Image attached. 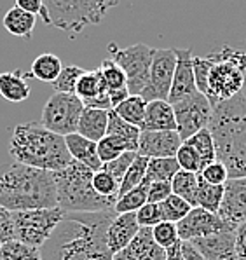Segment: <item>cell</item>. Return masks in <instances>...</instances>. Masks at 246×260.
<instances>
[{
	"label": "cell",
	"mask_w": 246,
	"mask_h": 260,
	"mask_svg": "<svg viewBox=\"0 0 246 260\" xmlns=\"http://www.w3.org/2000/svg\"><path fill=\"white\" fill-rule=\"evenodd\" d=\"M116 210L65 213L41 248L42 260H114L107 246V229Z\"/></svg>",
	"instance_id": "cell-1"
},
{
	"label": "cell",
	"mask_w": 246,
	"mask_h": 260,
	"mask_svg": "<svg viewBox=\"0 0 246 260\" xmlns=\"http://www.w3.org/2000/svg\"><path fill=\"white\" fill-rule=\"evenodd\" d=\"M208 129L215 142L217 161L229 178L246 177V98L243 93L213 105Z\"/></svg>",
	"instance_id": "cell-2"
},
{
	"label": "cell",
	"mask_w": 246,
	"mask_h": 260,
	"mask_svg": "<svg viewBox=\"0 0 246 260\" xmlns=\"http://www.w3.org/2000/svg\"><path fill=\"white\" fill-rule=\"evenodd\" d=\"M0 206L9 211L58 206L53 173L19 162L0 166Z\"/></svg>",
	"instance_id": "cell-3"
},
{
	"label": "cell",
	"mask_w": 246,
	"mask_h": 260,
	"mask_svg": "<svg viewBox=\"0 0 246 260\" xmlns=\"http://www.w3.org/2000/svg\"><path fill=\"white\" fill-rule=\"evenodd\" d=\"M9 154L14 162L46 171H59L74 161L65 137L44 127L41 122H23L14 127L9 140Z\"/></svg>",
	"instance_id": "cell-4"
},
{
	"label": "cell",
	"mask_w": 246,
	"mask_h": 260,
	"mask_svg": "<svg viewBox=\"0 0 246 260\" xmlns=\"http://www.w3.org/2000/svg\"><path fill=\"white\" fill-rule=\"evenodd\" d=\"M94 171L77 161L54 171L58 206L65 213H91V211L114 210L117 199L103 198L93 187Z\"/></svg>",
	"instance_id": "cell-5"
},
{
	"label": "cell",
	"mask_w": 246,
	"mask_h": 260,
	"mask_svg": "<svg viewBox=\"0 0 246 260\" xmlns=\"http://www.w3.org/2000/svg\"><path fill=\"white\" fill-rule=\"evenodd\" d=\"M47 13V25L75 37L84 28L100 25L119 0H42Z\"/></svg>",
	"instance_id": "cell-6"
},
{
	"label": "cell",
	"mask_w": 246,
	"mask_h": 260,
	"mask_svg": "<svg viewBox=\"0 0 246 260\" xmlns=\"http://www.w3.org/2000/svg\"><path fill=\"white\" fill-rule=\"evenodd\" d=\"M209 56L213 59V65L208 75L204 94L208 96L213 107L220 102L234 98L243 91L244 70L239 65V51L229 46L209 53Z\"/></svg>",
	"instance_id": "cell-7"
},
{
	"label": "cell",
	"mask_w": 246,
	"mask_h": 260,
	"mask_svg": "<svg viewBox=\"0 0 246 260\" xmlns=\"http://www.w3.org/2000/svg\"><path fill=\"white\" fill-rule=\"evenodd\" d=\"M63 215L65 211L59 206L13 211L14 239L25 245L42 248L44 243L54 233L58 223L61 222Z\"/></svg>",
	"instance_id": "cell-8"
},
{
	"label": "cell",
	"mask_w": 246,
	"mask_h": 260,
	"mask_svg": "<svg viewBox=\"0 0 246 260\" xmlns=\"http://www.w3.org/2000/svg\"><path fill=\"white\" fill-rule=\"evenodd\" d=\"M109 58H112L126 74V86L129 94H142L149 82L150 67L156 49L147 44H133L129 47H117L116 44H109Z\"/></svg>",
	"instance_id": "cell-9"
},
{
	"label": "cell",
	"mask_w": 246,
	"mask_h": 260,
	"mask_svg": "<svg viewBox=\"0 0 246 260\" xmlns=\"http://www.w3.org/2000/svg\"><path fill=\"white\" fill-rule=\"evenodd\" d=\"M84 103L75 93H54L42 109L41 124L61 137L77 133Z\"/></svg>",
	"instance_id": "cell-10"
},
{
	"label": "cell",
	"mask_w": 246,
	"mask_h": 260,
	"mask_svg": "<svg viewBox=\"0 0 246 260\" xmlns=\"http://www.w3.org/2000/svg\"><path fill=\"white\" fill-rule=\"evenodd\" d=\"M174 119H177V131L180 135L182 142H185L197 131L208 127L209 119L213 114V107L209 103L208 96L201 91L173 103Z\"/></svg>",
	"instance_id": "cell-11"
},
{
	"label": "cell",
	"mask_w": 246,
	"mask_h": 260,
	"mask_svg": "<svg viewBox=\"0 0 246 260\" xmlns=\"http://www.w3.org/2000/svg\"><path fill=\"white\" fill-rule=\"evenodd\" d=\"M174 67H177V53L174 49H156L150 67L149 82L142 91V98L145 102L152 100H168L171 91Z\"/></svg>",
	"instance_id": "cell-12"
},
{
	"label": "cell",
	"mask_w": 246,
	"mask_h": 260,
	"mask_svg": "<svg viewBox=\"0 0 246 260\" xmlns=\"http://www.w3.org/2000/svg\"><path fill=\"white\" fill-rule=\"evenodd\" d=\"M177 229L180 241H192V239L206 238V236H213L224 231H234L217 213L206 211L199 206L192 208L187 217L177 223Z\"/></svg>",
	"instance_id": "cell-13"
},
{
	"label": "cell",
	"mask_w": 246,
	"mask_h": 260,
	"mask_svg": "<svg viewBox=\"0 0 246 260\" xmlns=\"http://www.w3.org/2000/svg\"><path fill=\"white\" fill-rule=\"evenodd\" d=\"M218 217L229 227L236 231L239 223L246 220V177L229 178L224 185V199H222Z\"/></svg>",
	"instance_id": "cell-14"
},
{
	"label": "cell",
	"mask_w": 246,
	"mask_h": 260,
	"mask_svg": "<svg viewBox=\"0 0 246 260\" xmlns=\"http://www.w3.org/2000/svg\"><path fill=\"white\" fill-rule=\"evenodd\" d=\"M182 145L178 131H142L136 154L149 159L174 157Z\"/></svg>",
	"instance_id": "cell-15"
},
{
	"label": "cell",
	"mask_w": 246,
	"mask_h": 260,
	"mask_svg": "<svg viewBox=\"0 0 246 260\" xmlns=\"http://www.w3.org/2000/svg\"><path fill=\"white\" fill-rule=\"evenodd\" d=\"M174 53H177V67H174L171 91H169L168 96V102L171 105L187 98L190 94L197 93L192 67V49H174Z\"/></svg>",
	"instance_id": "cell-16"
},
{
	"label": "cell",
	"mask_w": 246,
	"mask_h": 260,
	"mask_svg": "<svg viewBox=\"0 0 246 260\" xmlns=\"http://www.w3.org/2000/svg\"><path fill=\"white\" fill-rule=\"evenodd\" d=\"M166 257L164 248L154 241L152 227H140L133 241L114 255V260H166Z\"/></svg>",
	"instance_id": "cell-17"
},
{
	"label": "cell",
	"mask_w": 246,
	"mask_h": 260,
	"mask_svg": "<svg viewBox=\"0 0 246 260\" xmlns=\"http://www.w3.org/2000/svg\"><path fill=\"white\" fill-rule=\"evenodd\" d=\"M140 231L136 213H116L109 229H107V246L110 253L116 255L124 250Z\"/></svg>",
	"instance_id": "cell-18"
},
{
	"label": "cell",
	"mask_w": 246,
	"mask_h": 260,
	"mask_svg": "<svg viewBox=\"0 0 246 260\" xmlns=\"http://www.w3.org/2000/svg\"><path fill=\"white\" fill-rule=\"evenodd\" d=\"M190 243L199 250L204 260H236L234 231H224V233L206 236V238H197Z\"/></svg>",
	"instance_id": "cell-19"
},
{
	"label": "cell",
	"mask_w": 246,
	"mask_h": 260,
	"mask_svg": "<svg viewBox=\"0 0 246 260\" xmlns=\"http://www.w3.org/2000/svg\"><path fill=\"white\" fill-rule=\"evenodd\" d=\"M142 131H177L174 110L168 100L147 102Z\"/></svg>",
	"instance_id": "cell-20"
},
{
	"label": "cell",
	"mask_w": 246,
	"mask_h": 260,
	"mask_svg": "<svg viewBox=\"0 0 246 260\" xmlns=\"http://www.w3.org/2000/svg\"><path fill=\"white\" fill-rule=\"evenodd\" d=\"M65 143L74 161L81 162V165L87 166L93 171H100L103 168V162L98 157L96 142L87 140L79 133H72L65 137Z\"/></svg>",
	"instance_id": "cell-21"
},
{
	"label": "cell",
	"mask_w": 246,
	"mask_h": 260,
	"mask_svg": "<svg viewBox=\"0 0 246 260\" xmlns=\"http://www.w3.org/2000/svg\"><path fill=\"white\" fill-rule=\"evenodd\" d=\"M30 77V74H23L21 70L0 74V96L11 103H21L28 100L31 93L28 84Z\"/></svg>",
	"instance_id": "cell-22"
},
{
	"label": "cell",
	"mask_w": 246,
	"mask_h": 260,
	"mask_svg": "<svg viewBox=\"0 0 246 260\" xmlns=\"http://www.w3.org/2000/svg\"><path fill=\"white\" fill-rule=\"evenodd\" d=\"M107 126H109V110L84 107L77 126V133L98 143L103 137H107Z\"/></svg>",
	"instance_id": "cell-23"
},
{
	"label": "cell",
	"mask_w": 246,
	"mask_h": 260,
	"mask_svg": "<svg viewBox=\"0 0 246 260\" xmlns=\"http://www.w3.org/2000/svg\"><path fill=\"white\" fill-rule=\"evenodd\" d=\"M35 23H37V16L26 13V11L19 9V7H11L4 16V28L9 31L11 35L19 39L30 41L31 34H33Z\"/></svg>",
	"instance_id": "cell-24"
},
{
	"label": "cell",
	"mask_w": 246,
	"mask_h": 260,
	"mask_svg": "<svg viewBox=\"0 0 246 260\" xmlns=\"http://www.w3.org/2000/svg\"><path fill=\"white\" fill-rule=\"evenodd\" d=\"M61 69H63L61 59H59L56 54L44 53V54H39L37 58L33 59L31 69H30V75L37 79V81L53 84L56 81Z\"/></svg>",
	"instance_id": "cell-25"
},
{
	"label": "cell",
	"mask_w": 246,
	"mask_h": 260,
	"mask_svg": "<svg viewBox=\"0 0 246 260\" xmlns=\"http://www.w3.org/2000/svg\"><path fill=\"white\" fill-rule=\"evenodd\" d=\"M197 187H199V177L197 173L180 170L171 180V190L178 198L185 199L192 208L197 206Z\"/></svg>",
	"instance_id": "cell-26"
},
{
	"label": "cell",
	"mask_w": 246,
	"mask_h": 260,
	"mask_svg": "<svg viewBox=\"0 0 246 260\" xmlns=\"http://www.w3.org/2000/svg\"><path fill=\"white\" fill-rule=\"evenodd\" d=\"M149 185L150 182L145 178L138 187L128 190L126 194L119 196L116 206H114L116 213H136L147 203V199H149Z\"/></svg>",
	"instance_id": "cell-27"
},
{
	"label": "cell",
	"mask_w": 246,
	"mask_h": 260,
	"mask_svg": "<svg viewBox=\"0 0 246 260\" xmlns=\"http://www.w3.org/2000/svg\"><path fill=\"white\" fill-rule=\"evenodd\" d=\"M145 109H147V102L140 94H129L128 98L122 103H119L114 110H116V114L121 119H124L126 122L133 124V126L142 129V124H144V117H145Z\"/></svg>",
	"instance_id": "cell-28"
},
{
	"label": "cell",
	"mask_w": 246,
	"mask_h": 260,
	"mask_svg": "<svg viewBox=\"0 0 246 260\" xmlns=\"http://www.w3.org/2000/svg\"><path fill=\"white\" fill-rule=\"evenodd\" d=\"M142 129L133 124L126 122L116 114V110H109V126H107V135L110 137H119L124 142H128L134 150L138 149V140H140Z\"/></svg>",
	"instance_id": "cell-29"
},
{
	"label": "cell",
	"mask_w": 246,
	"mask_h": 260,
	"mask_svg": "<svg viewBox=\"0 0 246 260\" xmlns=\"http://www.w3.org/2000/svg\"><path fill=\"white\" fill-rule=\"evenodd\" d=\"M107 91L109 89H107V84L101 77L100 69L84 72V74L81 75V79H79L77 87H75V94H77L82 102L89 98H94V96H98V94L107 93Z\"/></svg>",
	"instance_id": "cell-30"
},
{
	"label": "cell",
	"mask_w": 246,
	"mask_h": 260,
	"mask_svg": "<svg viewBox=\"0 0 246 260\" xmlns=\"http://www.w3.org/2000/svg\"><path fill=\"white\" fill-rule=\"evenodd\" d=\"M180 171L174 157H156L149 159L145 178L149 182H171L174 175Z\"/></svg>",
	"instance_id": "cell-31"
},
{
	"label": "cell",
	"mask_w": 246,
	"mask_h": 260,
	"mask_svg": "<svg viewBox=\"0 0 246 260\" xmlns=\"http://www.w3.org/2000/svg\"><path fill=\"white\" fill-rule=\"evenodd\" d=\"M199 177V175H197ZM224 199V185H213L199 177V187H197V206L206 211L218 213Z\"/></svg>",
	"instance_id": "cell-32"
},
{
	"label": "cell",
	"mask_w": 246,
	"mask_h": 260,
	"mask_svg": "<svg viewBox=\"0 0 246 260\" xmlns=\"http://www.w3.org/2000/svg\"><path fill=\"white\" fill-rule=\"evenodd\" d=\"M185 142H187L189 145H192L197 154H199L201 162H203V168L217 161L215 142H213V137H212V133H209L208 127L197 131L196 135H192V137L187 138Z\"/></svg>",
	"instance_id": "cell-33"
},
{
	"label": "cell",
	"mask_w": 246,
	"mask_h": 260,
	"mask_svg": "<svg viewBox=\"0 0 246 260\" xmlns=\"http://www.w3.org/2000/svg\"><path fill=\"white\" fill-rule=\"evenodd\" d=\"M0 258L2 260H42L41 248H35L25 243L13 239L0 246Z\"/></svg>",
	"instance_id": "cell-34"
},
{
	"label": "cell",
	"mask_w": 246,
	"mask_h": 260,
	"mask_svg": "<svg viewBox=\"0 0 246 260\" xmlns=\"http://www.w3.org/2000/svg\"><path fill=\"white\" fill-rule=\"evenodd\" d=\"M147 166H149V157L136 154V157H134V161L131 162V166L128 168V171H126L124 178H122V182H121L119 196L126 194L128 190L134 189V187H138L142 182H144L145 175H147Z\"/></svg>",
	"instance_id": "cell-35"
},
{
	"label": "cell",
	"mask_w": 246,
	"mask_h": 260,
	"mask_svg": "<svg viewBox=\"0 0 246 260\" xmlns=\"http://www.w3.org/2000/svg\"><path fill=\"white\" fill-rule=\"evenodd\" d=\"M96 150H98V157H100V161L105 165V162H110V161H114V159H117L119 155L124 154V152L134 150V149L129 145L128 142H124L122 138L107 135V137H103L100 142L96 143Z\"/></svg>",
	"instance_id": "cell-36"
},
{
	"label": "cell",
	"mask_w": 246,
	"mask_h": 260,
	"mask_svg": "<svg viewBox=\"0 0 246 260\" xmlns=\"http://www.w3.org/2000/svg\"><path fill=\"white\" fill-rule=\"evenodd\" d=\"M159 206L162 213V222H173V223H178L182 218L187 217V213L192 210V206L185 199L178 198L177 194L168 196Z\"/></svg>",
	"instance_id": "cell-37"
},
{
	"label": "cell",
	"mask_w": 246,
	"mask_h": 260,
	"mask_svg": "<svg viewBox=\"0 0 246 260\" xmlns=\"http://www.w3.org/2000/svg\"><path fill=\"white\" fill-rule=\"evenodd\" d=\"M82 74H84V70L77 65L63 67L56 81L51 84L54 93H75V87H77V82Z\"/></svg>",
	"instance_id": "cell-38"
},
{
	"label": "cell",
	"mask_w": 246,
	"mask_h": 260,
	"mask_svg": "<svg viewBox=\"0 0 246 260\" xmlns=\"http://www.w3.org/2000/svg\"><path fill=\"white\" fill-rule=\"evenodd\" d=\"M101 77L107 84V89H121L126 86V74L112 58H105L100 65Z\"/></svg>",
	"instance_id": "cell-39"
},
{
	"label": "cell",
	"mask_w": 246,
	"mask_h": 260,
	"mask_svg": "<svg viewBox=\"0 0 246 260\" xmlns=\"http://www.w3.org/2000/svg\"><path fill=\"white\" fill-rule=\"evenodd\" d=\"M174 159H177L180 170H184V171H190V173L199 175L201 170H203V162H201L199 154H197L196 149H194L192 145H189L187 142H182Z\"/></svg>",
	"instance_id": "cell-40"
},
{
	"label": "cell",
	"mask_w": 246,
	"mask_h": 260,
	"mask_svg": "<svg viewBox=\"0 0 246 260\" xmlns=\"http://www.w3.org/2000/svg\"><path fill=\"white\" fill-rule=\"evenodd\" d=\"M152 236H154V241L161 248H164V250H169V248L177 246L180 243L177 223L173 222H159L157 225H154Z\"/></svg>",
	"instance_id": "cell-41"
},
{
	"label": "cell",
	"mask_w": 246,
	"mask_h": 260,
	"mask_svg": "<svg viewBox=\"0 0 246 260\" xmlns=\"http://www.w3.org/2000/svg\"><path fill=\"white\" fill-rule=\"evenodd\" d=\"M93 187L98 194L103 196V198L117 199L121 183H119L110 173H107L105 170H100V171H94V175H93Z\"/></svg>",
	"instance_id": "cell-42"
},
{
	"label": "cell",
	"mask_w": 246,
	"mask_h": 260,
	"mask_svg": "<svg viewBox=\"0 0 246 260\" xmlns=\"http://www.w3.org/2000/svg\"><path fill=\"white\" fill-rule=\"evenodd\" d=\"M134 157H136V152L128 150V152H124V154L119 155L117 159H114V161L105 162L101 170H105L107 173H110L119 183H121L122 178H124V175H126V171H128V168L131 166V162L134 161Z\"/></svg>",
	"instance_id": "cell-43"
},
{
	"label": "cell",
	"mask_w": 246,
	"mask_h": 260,
	"mask_svg": "<svg viewBox=\"0 0 246 260\" xmlns=\"http://www.w3.org/2000/svg\"><path fill=\"white\" fill-rule=\"evenodd\" d=\"M213 59L209 54L206 56H192V67H194V77H196V86L197 91L204 93L206 84H208V75L212 70Z\"/></svg>",
	"instance_id": "cell-44"
},
{
	"label": "cell",
	"mask_w": 246,
	"mask_h": 260,
	"mask_svg": "<svg viewBox=\"0 0 246 260\" xmlns=\"http://www.w3.org/2000/svg\"><path fill=\"white\" fill-rule=\"evenodd\" d=\"M136 220L140 227H154L159 222H162L161 206L156 203H145L140 210L136 211Z\"/></svg>",
	"instance_id": "cell-45"
},
{
	"label": "cell",
	"mask_w": 246,
	"mask_h": 260,
	"mask_svg": "<svg viewBox=\"0 0 246 260\" xmlns=\"http://www.w3.org/2000/svg\"><path fill=\"white\" fill-rule=\"evenodd\" d=\"M199 177L206 180L208 183H213V185H225V182L229 180V173H227V168L222 165L220 161H215L212 165L204 166L201 170Z\"/></svg>",
	"instance_id": "cell-46"
},
{
	"label": "cell",
	"mask_w": 246,
	"mask_h": 260,
	"mask_svg": "<svg viewBox=\"0 0 246 260\" xmlns=\"http://www.w3.org/2000/svg\"><path fill=\"white\" fill-rule=\"evenodd\" d=\"M14 239V222H13V211L7 208L0 206V246L7 241Z\"/></svg>",
	"instance_id": "cell-47"
},
{
	"label": "cell",
	"mask_w": 246,
	"mask_h": 260,
	"mask_svg": "<svg viewBox=\"0 0 246 260\" xmlns=\"http://www.w3.org/2000/svg\"><path fill=\"white\" fill-rule=\"evenodd\" d=\"M171 194H173L171 182H150L149 199H147V203H156V205H161V203Z\"/></svg>",
	"instance_id": "cell-48"
},
{
	"label": "cell",
	"mask_w": 246,
	"mask_h": 260,
	"mask_svg": "<svg viewBox=\"0 0 246 260\" xmlns=\"http://www.w3.org/2000/svg\"><path fill=\"white\" fill-rule=\"evenodd\" d=\"M234 253L236 260H246V220L234 231Z\"/></svg>",
	"instance_id": "cell-49"
},
{
	"label": "cell",
	"mask_w": 246,
	"mask_h": 260,
	"mask_svg": "<svg viewBox=\"0 0 246 260\" xmlns=\"http://www.w3.org/2000/svg\"><path fill=\"white\" fill-rule=\"evenodd\" d=\"M16 7H19V9L26 11V13L33 16H41L44 23L47 25V13L42 0H16Z\"/></svg>",
	"instance_id": "cell-50"
},
{
	"label": "cell",
	"mask_w": 246,
	"mask_h": 260,
	"mask_svg": "<svg viewBox=\"0 0 246 260\" xmlns=\"http://www.w3.org/2000/svg\"><path fill=\"white\" fill-rule=\"evenodd\" d=\"M84 107L87 109H100V110H112V103H110V98H109V91L103 94H98L94 98H89V100H84Z\"/></svg>",
	"instance_id": "cell-51"
},
{
	"label": "cell",
	"mask_w": 246,
	"mask_h": 260,
	"mask_svg": "<svg viewBox=\"0 0 246 260\" xmlns=\"http://www.w3.org/2000/svg\"><path fill=\"white\" fill-rule=\"evenodd\" d=\"M180 253L184 260H204L203 255L199 253V250L190 241H180Z\"/></svg>",
	"instance_id": "cell-52"
},
{
	"label": "cell",
	"mask_w": 246,
	"mask_h": 260,
	"mask_svg": "<svg viewBox=\"0 0 246 260\" xmlns=\"http://www.w3.org/2000/svg\"><path fill=\"white\" fill-rule=\"evenodd\" d=\"M128 96H129L128 87H121V89H109V98H110V103H112V110L116 109L119 103L124 102Z\"/></svg>",
	"instance_id": "cell-53"
},
{
	"label": "cell",
	"mask_w": 246,
	"mask_h": 260,
	"mask_svg": "<svg viewBox=\"0 0 246 260\" xmlns=\"http://www.w3.org/2000/svg\"><path fill=\"white\" fill-rule=\"evenodd\" d=\"M239 65L241 69L246 70V53H243V51H239Z\"/></svg>",
	"instance_id": "cell-54"
},
{
	"label": "cell",
	"mask_w": 246,
	"mask_h": 260,
	"mask_svg": "<svg viewBox=\"0 0 246 260\" xmlns=\"http://www.w3.org/2000/svg\"><path fill=\"white\" fill-rule=\"evenodd\" d=\"M241 93H243V96L246 98V70H244V82H243V91H241Z\"/></svg>",
	"instance_id": "cell-55"
},
{
	"label": "cell",
	"mask_w": 246,
	"mask_h": 260,
	"mask_svg": "<svg viewBox=\"0 0 246 260\" xmlns=\"http://www.w3.org/2000/svg\"><path fill=\"white\" fill-rule=\"evenodd\" d=\"M0 260H2V258H0Z\"/></svg>",
	"instance_id": "cell-56"
}]
</instances>
